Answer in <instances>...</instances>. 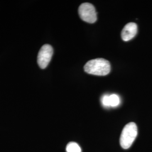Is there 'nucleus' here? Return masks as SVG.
I'll return each mask as SVG.
<instances>
[{"label":"nucleus","mask_w":152,"mask_h":152,"mask_svg":"<svg viewBox=\"0 0 152 152\" xmlns=\"http://www.w3.org/2000/svg\"><path fill=\"white\" fill-rule=\"evenodd\" d=\"M110 69L109 61L103 58L89 60L84 66L85 72L96 76H106L109 73Z\"/></svg>","instance_id":"f257e3e1"},{"label":"nucleus","mask_w":152,"mask_h":152,"mask_svg":"<svg viewBox=\"0 0 152 152\" xmlns=\"http://www.w3.org/2000/svg\"><path fill=\"white\" fill-rule=\"evenodd\" d=\"M120 98L118 95L115 94H113L109 96V103L110 106L115 107L118 106L120 104Z\"/></svg>","instance_id":"0eeeda50"},{"label":"nucleus","mask_w":152,"mask_h":152,"mask_svg":"<svg viewBox=\"0 0 152 152\" xmlns=\"http://www.w3.org/2000/svg\"><path fill=\"white\" fill-rule=\"evenodd\" d=\"M102 103L103 104L104 106L105 107H109L110 103H109V96L105 95H104L102 99Z\"/></svg>","instance_id":"6e6552de"},{"label":"nucleus","mask_w":152,"mask_h":152,"mask_svg":"<svg viewBox=\"0 0 152 152\" xmlns=\"http://www.w3.org/2000/svg\"><path fill=\"white\" fill-rule=\"evenodd\" d=\"M66 152H82L81 148L76 142H69L66 147Z\"/></svg>","instance_id":"423d86ee"},{"label":"nucleus","mask_w":152,"mask_h":152,"mask_svg":"<svg viewBox=\"0 0 152 152\" xmlns=\"http://www.w3.org/2000/svg\"><path fill=\"white\" fill-rule=\"evenodd\" d=\"M137 26L135 23H129L123 28L121 32V37L124 41H130L137 34Z\"/></svg>","instance_id":"39448f33"},{"label":"nucleus","mask_w":152,"mask_h":152,"mask_svg":"<svg viewBox=\"0 0 152 152\" xmlns=\"http://www.w3.org/2000/svg\"><path fill=\"white\" fill-rule=\"evenodd\" d=\"M54 50L49 44H45L39 50L37 56V63L40 68L44 69L49 65L51 60Z\"/></svg>","instance_id":"20e7f679"},{"label":"nucleus","mask_w":152,"mask_h":152,"mask_svg":"<svg viewBox=\"0 0 152 152\" xmlns=\"http://www.w3.org/2000/svg\"><path fill=\"white\" fill-rule=\"evenodd\" d=\"M137 135V127L134 122H130L125 126L120 137V145L125 149H129L132 145Z\"/></svg>","instance_id":"f03ea898"},{"label":"nucleus","mask_w":152,"mask_h":152,"mask_svg":"<svg viewBox=\"0 0 152 152\" xmlns=\"http://www.w3.org/2000/svg\"><path fill=\"white\" fill-rule=\"evenodd\" d=\"M78 14L81 19L88 23H94L97 20L95 8L92 4L85 2L82 4L78 8Z\"/></svg>","instance_id":"7ed1b4c3"}]
</instances>
